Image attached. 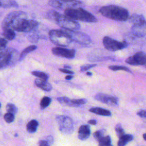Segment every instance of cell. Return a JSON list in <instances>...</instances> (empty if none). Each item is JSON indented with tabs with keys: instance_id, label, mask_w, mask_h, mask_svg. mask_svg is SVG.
<instances>
[{
	"instance_id": "7402d4cb",
	"label": "cell",
	"mask_w": 146,
	"mask_h": 146,
	"mask_svg": "<svg viewBox=\"0 0 146 146\" xmlns=\"http://www.w3.org/2000/svg\"><path fill=\"white\" fill-rule=\"evenodd\" d=\"M60 14L57 12L55 10H51L50 11H48L46 14H45V18L50 21L56 22L57 18L59 16Z\"/></svg>"
},
{
	"instance_id": "6da1fadb",
	"label": "cell",
	"mask_w": 146,
	"mask_h": 146,
	"mask_svg": "<svg viewBox=\"0 0 146 146\" xmlns=\"http://www.w3.org/2000/svg\"><path fill=\"white\" fill-rule=\"evenodd\" d=\"M99 12L104 17L117 21H126L129 18L128 11L116 5L104 6L99 9Z\"/></svg>"
},
{
	"instance_id": "f6af8a7d",
	"label": "cell",
	"mask_w": 146,
	"mask_h": 146,
	"mask_svg": "<svg viewBox=\"0 0 146 146\" xmlns=\"http://www.w3.org/2000/svg\"><path fill=\"white\" fill-rule=\"evenodd\" d=\"M64 67L65 68H71V66H68V65H64Z\"/></svg>"
},
{
	"instance_id": "681fc988",
	"label": "cell",
	"mask_w": 146,
	"mask_h": 146,
	"mask_svg": "<svg viewBox=\"0 0 146 146\" xmlns=\"http://www.w3.org/2000/svg\"><path fill=\"white\" fill-rule=\"evenodd\" d=\"M1 7V1H0V7Z\"/></svg>"
},
{
	"instance_id": "ffe728a7",
	"label": "cell",
	"mask_w": 146,
	"mask_h": 146,
	"mask_svg": "<svg viewBox=\"0 0 146 146\" xmlns=\"http://www.w3.org/2000/svg\"><path fill=\"white\" fill-rule=\"evenodd\" d=\"M129 22L132 24H136L138 23H140L142 22H144L145 20L144 16L141 14H133L130 17H129Z\"/></svg>"
},
{
	"instance_id": "5bb4252c",
	"label": "cell",
	"mask_w": 146,
	"mask_h": 146,
	"mask_svg": "<svg viewBox=\"0 0 146 146\" xmlns=\"http://www.w3.org/2000/svg\"><path fill=\"white\" fill-rule=\"evenodd\" d=\"M52 52L56 56L64 57L68 59H72L75 55V50L74 49H67L60 47L52 48Z\"/></svg>"
},
{
	"instance_id": "d6a6232c",
	"label": "cell",
	"mask_w": 146,
	"mask_h": 146,
	"mask_svg": "<svg viewBox=\"0 0 146 146\" xmlns=\"http://www.w3.org/2000/svg\"><path fill=\"white\" fill-rule=\"evenodd\" d=\"M3 118L5 119V120L7 123H12L14 120V119H15V117H14V115L11 113H9V112H7L6 113L4 116H3Z\"/></svg>"
},
{
	"instance_id": "e0dca14e",
	"label": "cell",
	"mask_w": 146,
	"mask_h": 146,
	"mask_svg": "<svg viewBox=\"0 0 146 146\" xmlns=\"http://www.w3.org/2000/svg\"><path fill=\"white\" fill-rule=\"evenodd\" d=\"M35 85L45 91H50L52 90V86L47 82V80H44L40 78H36L35 80Z\"/></svg>"
},
{
	"instance_id": "4dcf8cb0",
	"label": "cell",
	"mask_w": 146,
	"mask_h": 146,
	"mask_svg": "<svg viewBox=\"0 0 146 146\" xmlns=\"http://www.w3.org/2000/svg\"><path fill=\"white\" fill-rule=\"evenodd\" d=\"M6 110L7 112L15 115L18 111V108L14 104L11 103H7L6 105Z\"/></svg>"
},
{
	"instance_id": "1f68e13d",
	"label": "cell",
	"mask_w": 146,
	"mask_h": 146,
	"mask_svg": "<svg viewBox=\"0 0 146 146\" xmlns=\"http://www.w3.org/2000/svg\"><path fill=\"white\" fill-rule=\"evenodd\" d=\"M115 129L116 133L118 137H119V138L122 137L125 134L124 129H123L120 124H117L116 125V127L115 128Z\"/></svg>"
},
{
	"instance_id": "816d5d0a",
	"label": "cell",
	"mask_w": 146,
	"mask_h": 146,
	"mask_svg": "<svg viewBox=\"0 0 146 146\" xmlns=\"http://www.w3.org/2000/svg\"><path fill=\"white\" fill-rule=\"evenodd\" d=\"M1 103H0V108H1Z\"/></svg>"
},
{
	"instance_id": "30bf717a",
	"label": "cell",
	"mask_w": 146,
	"mask_h": 146,
	"mask_svg": "<svg viewBox=\"0 0 146 146\" xmlns=\"http://www.w3.org/2000/svg\"><path fill=\"white\" fill-rule=\"evenodd\" d=\"M70 36L71 39L72 41H74L79 44L83 45H88L91 43V39L90 37L86 34L79 32L73 31V30H63Z\"/></svg>"
},
{
	"instance_id": "4316f807",
	"label": "cell",
	"mask_w": 146,
	"mask_h": 146,
	"mask_svg": "<svg viewBox=\"0 0 146 146\" xmlns=\"http://www.w3.org/2000/svg\"><path fill=\"white\" fill-rule=\"evenodd\" d=\"M98 142V146H113L111 144V137L108 135L103 136Z\"/></svg>"
},
{
	"instance_id": "f546056e",
	"label": "cell",
	"mask_w": 146,
	"mask_h": 146,
	"mask_svg": "<svg viewBox=\"0 0 146 146\" xmlns=\"http://www.w3.org/2000/svg\"><path fill=\"white\" fill-rule=\"evenodd\" d=\"M32 75H33L34 76H37L40 79H43L44 80H47L48 78V74H46L45 72H41V71H34L33 72H31Z\"/></svg>"
},
{
	"instance_id": "7dc6e473",
	"label": "cell",
	"mask_w": 146,
	"mask_h": 146,
	"mask_svg": "<svg viewBox=\"0 0 146 146\" xmlns=\"http://www.w3.org/2000/svg\"><path fill=\"white\" fill-rule=\"evenodd\" d=\"M86 74H87V75H88V76H91V75H92V73H91V72H87L86 73Z\"/></svg>"
},
{
	"instance_id": "60d3db41",
	"label": "cell",
	"mask_w": 146,
	"mask_h": 146,
	"mask_svg": "<svg viewBox=\"0 0 146 146\" xmlns=\"http://www.w3.org/2000/svg\"><path fill=\"white\" fill-rule=\"evenodd\" d=\"M49 144H52L54 141V138L52 136H48L46 137V140Z\"/></svg>"
},
{
	"instance_id": "d590c367",
	"label": "cell",
	"mask_w": 146,
	"mask_h": 146,
	"mask_svg": "<svg viewBox=\"0 0 146 146\" xmlns=\"http://www.w3.org/2000/svg\"><path fill=\"white\" fill-rule=\"evenodd\" d=\"M96 66V64H86L80 67V71H87L91 68L95 67Z\"/></svg>"
},
{
	"instance_id": "44dd1931",
	"label": "cell",
	"mask_w": 146,
	"mask_h": 146,
	"mask_svg": "<svg viewBox=\"0 0 146 146\" xmlns=\"http://www.w3.org/2000/svg\"><path fill=\"white\" fill-rule=\"evenodd\" d=\"M38 125H39V123L37 120H31L27 123L26 125L27 131L31 133H34L36 132L37 128L38 127Z\"/></svg>"
},
{
	"instance_id": "ee69618b",
	"label": "cell",
	"mask_w": 146,
	"mask_h": 146,
	"mask_svg": "<svg viewBox=\"0 0 146 146\" xmlns=\"http://www.w3.org/2000/svg\"><path fill=\"white\" fill-rule=\"evenodd\" d=\"M72 78H73L72 75H67V76L65 77V79H67V80H70V79H71Z\"/></svg>"
},
{
	"instance_id": "7c38bea8",
	"label": "cell",
	"mask_w": 146,
	"mask_h": 146,
	"mask_svg": "<svg viewBox=\"0 0 146 146\" xmlns=\"http://www.w3.org/2000/svg\"><path fill=\"white\" fill-rule=\"evenodd\" d=\"M125 62L132 66H144L146 63V54L143 52H137L133 56L126 59Z\"/></svg>"
},
{
	"instance_id": "603a6c76",
	"label": "cell",
	"mask_w": 146,
	"mask_h": 146,
	"mask_svg": "<svg viewBox=\"0 0 146 146\" xmlns=\"http://www.w3.org/2000/svg\"><path fill=\"white\" fill-rule=\"evenodd\" d=\"M1 7L3 8L18 7V4L15 0H1Z\"/></svg>"
},
{
	"instance_id": "b9f144b4",
	"label": "cell",
	"mask_w": 146,
	"mask_h": 146,
	"mask_svg": "<svg viewBox=\"0 0 146 146\" xmlns=\"http://www.w3.org/2000/svg\"><path fill=\"white\" fill-rule=\"evenodd\" d=\"M5 50V49H3V50H1L0 49V62L2 60V59L4 56Z\"/></svg>"
},
{
	"instance_id": "bcb514c9",
	"label": "cell",
	"mask_w": 146,
	"mask_h": 146,
	"mask_svg": "<svg viewBox=\"0 0 146 146\" xmlns=\"http://www.w3.org/2000/svg\"><path fill=\"white\" fill-rule=\"evenodd\" d=\"M143 139L146 141V133L143 134Z\"/></svg>"
},
{
	"instance_id": "484cf974",
	"label": "cell",
	"mask_w": 146,
	"mask_h": 146,
	"mask_svg": "<svg viewBox=\"0 0 146 146\" xmlns=\"http://www.w3.org/2000/svg\"><path fill=\"white\" fill-rule=\"evenodd\" d=\"M3 35L5 39L9 40H13L15 37V33L12 29H6L3 30Z\"/></svg>"
},
{
	"instance_id": "3957f363",
	"label": "cell",
	"mask_w": 146,
	"mask_h": 146,
	"mask_svg": "<svg viewBox=\"0 0 146 146\" xmlns=\"http://www.w3.org/2000/svg\"><path fill=\"white\" fill-rule=\"evenodd\" d=\"M64 15L74 20H79L85 22L95 23L98 22L97 18L94 15L80 7L66 9Z\"/></svg>"
},
{
	"instance_id": "d6986e66",
	"label": "cell",
	"mask_w": 146,
	"mask_h": 146,
	"mask_svg": "<svg viewBox=\"0 0 146 146\" xmlns=\"http://www.w3.org/2000/svg\"><path fill=\"white\" fill-rule=\"evenodd\" d=\"M133 136L129 134H124L122 137L119 138L117 142V146H125L127 143L133 140Z\"/></svg>"
},
{
	"instance_id": "f35d334b",
	"label": "cell",
	"mask_w": 146,
	"mask_h": 146,
	"mask_svg": "<svg viewBox=\"0 0 146 146\" xmlns=\"http://www.w3.org/2000/svg\"><path fill=\"white\" fill-rule=\"evenodd\" d=\"M59 70L62 72H63V73H65V74H70V75H73L74 74V72L71 70H69L67 68H59Z\"/></svg>"
},
{
	"instance_id": "836d02e7",
	"label": "cell",
	"mask_w": 146,
	"mask_h": 146,
	"mask_svg": "<svg viewBox=\"0 0 146 146\" xmlns=\"http://www.w3.org/2000/svg\"><path fill=\"white\" fill-rule=\"evenodd\" d=\"M104 129H102V130H99L96 131L94 133V137L97 140V141H99L104 136Z\"/></svg>"
},
{
	"instance_id": "7bdbcfd3",
	"label": "cell",
	"mask_w": 146,
	"mask_h": 146,
	"mask_svg": "<svg viewBox=\"0 0 146 146\" xmlns=\"http://www.w3.org/2000/svg\"><path fill=\"white\" fill-rule=\"evenodd\" d=\"M88 124H92V125H95L96 124V120H94V119H92V120H90L88 121Z\"/></svg>"
},
{
	"instance_id": "e575fe53",
	"label": "cell",
	"mask_w": 146,
	"mask_h": 146,
	"mask_svg": "<svg viewBox=\"0 0 146 146\" xmlns=\"http://www.w3.org/2000/svg\"><path fill=\"white\" fill-rule=\"evenodd\" d=\"M72 102L74 104L75 107H78L81 105L86 104L87 100L86 99H72Z\"/></svg>"
},
{
	"instance_id": "ac0fdd59",
	"label": "cell",
	"mask_w": 146,
	"mask_h": 146,
	"mask_svg": "<svg viewBox=\"0 0 146 146\" xmlns=\"http://www.w3.org/2000/svg\"><path fill=\"white\" fill-rule=\"evenodd\" d=\"M89 111L92 113H94L99 115L107 116H109L111 115V112H110V111L106 109L102 108H100V107L91 108L89 110Z\"/></svg>"
},
{
	"instance_id": "7a4b0ae2",
	"label": "cell",
	"mask_w": 146,
	"mask_h": 146,
	"mask_svg": "<svg viewBox=\"0 0 146 146\" xmlns=\"http://www.w3.org/2000/svg\"><path fill=\"white\" fill-rule=\"evenodd\" d=\"M27 18V14L23 11H13L9 13L2 22V29H12L15 31L21 21L23 18Z\"/></svg>"
},
{
	"instance_id": "8fae6325",
	"label": "cell",
	"mask_w": 146,
	"mask_h": 146,
	"mask_svg": "<svg viewBox=\"0 0 146 146\" xmlns=\"http://www.w3.org/2000/svg\"><path fill=\"white\" fill-rule=\"evenodd\" d=\"M39 24V23L33 19H28L27 18H24L20 22L19 26L16 29V31L27 33L36 28Z\"/></svg>"
},
{
	"instance_id": "5b68a950",
	"label": "cell",
	"mask_w": 146,
	"mask_h": 146,
	"mask_svg": "<svg viewBox=\"0 0 146 146\" xmlns=\"http://www.w3.org/2000/svg\"><path fill=\"white\" fill-rule=\"evenodd\" d=\"M56 120L60 132L64 134H71L73 132L74 129V121L70 117L64 115H57Z\"/></svg>"
},
{
	"instance_id": "74e56055",
	"label": "cell",
	"mask_w": 146,
	"mask_h": 146,
	"mask_svg": "<svg viewBox=\"0 0 146 146\" xmlns=\"http://www.w3.org/2000/svg\"><path fill=\"white\" fill-rule=\"evenodd\" d=\"M137 115L143 118H146V110H141L137 112Z\"/></svg>"
},
{
	"instance_id": "9c48e42d",
	"label": "cell",
	"mask_w": 146,
	"mask_h": 146,
	"mask_svg": "<svg viewBox=\"0 0 146 146\" xmlns=\"http://www.w3.org/2000/svg\"><path fill=\"white\" fill-rule=\"evenodd\" d=\"M103 44L107 50L111 51L122 50L128 46V43L125 40L121 42L117 41L108 36H106L103 38Z\"/></svg>"
},
{
	"instance_id": "52a82bcc",
	"label": "cell",
	"mask_w": 146,
	"mask_h": 146,
	"mask_svg": "<svg viewBox=\"0 0 146 146\" xmlns=\"http://www.w3.org/2000/svg\"><path fill=\"white\" fill-rule=\"evenodd\" d=\"M19 58L18 56V51L16 50L11 48H5L4 56L0 62V70L14 64L17 59L19 60Z\"/></svg>"
},
{
	"instance_id": "d4e9b609",
	"label": "cell",
	"mask_w": 146,
	"mask_h": 146,
	"mask_svg": "<svg viewBox=\"0 0 146 146\" xmlns=\"http://www.w3.org/2000/svg\"><path fill=\"white\" fill-rule=\"evenodd\" d=\"M56 99L62 105L67 106H70V107H75L74 104H73V103L72 102V100L66 96L58 97Z\"/></svg>"
},
{
	"instance_id": "8d00e7d4",
	"label": "cell",
	"mask_w": 146,
	"mask_h": 146,
	"mask_svg": "<svg viewBox=\"0 0 146 146\" xmlns=\"http://www.w3.org/2000/svg\"><path fill=\"white\" fill-rule=\"evenodd\" d=\"M7 44V40L5 38H0V49L3 50L6 48V47Z\"/></svg>"
},
{
	"instance_id": "9a60e30c",
	"label": "cell",
	"mask_w": 146,
	"mask_h": 146,
	"mask_svg": "<svg viewBox=\"0 0 146 146\" xmlns=\"http://www.w3.org/2000/svg\"><path fill=\"white\" fill-rule=\"evenodd\" d=\"M95 99L98 101L110 106H115L118 104L117 98L113 96H110L106 94H97L95 96Z\"/></svg>"
},
{
	"instance_id": "83f0119b",
	"label": "cell",
	"mask_w": 146,
	"mask_h": 146,
	"mask_svg": "<svg viewBox=\"0 0 146 146\" xmlns=\"http://www.w3.org/2000/svg\"><path fill=\"white\" fill-rule=\"evenodd\" d=\"M51 102V99L48 96H44L40 103V106L42 109H44L47 107Z\"/></svg>"
},
{
	"instance_id": "f1b7e54d",
	"label": "cell",
	"mask_w": 146,
	"mask_h": 146,
	"mask_svg": "<svg viewBox=\"0 0 146 146\" xmlns=\"http://www.w3.org/2000/svg\"><path fill=\"white\" fill-rule=\"evenodd\" d=\"M109 69L112 70V71H118V70H123L126 72H128L130 73H132V72L131 71V70L127 68L125 66H110L108 67Z\"/></svg>"
},
{
	"instance_id": "2e32d148",
	"label": "cell",
	"mask_w": 146,
	"mask_h": 146,
	"mask_svg": "<svg viewBox=\"0 0 146 146\" xmlns=\"http://www.w3.org/2000/svg\"><path fill=\"white\" fill-rule=\"evenodd\" d=\"M91 130L88 125H82L78 131V138L80 140H86L90 136Z\"/></svg>"
},
{
	"instance_id": "f5cc1de1",
	"label": "cell",
	"mask_w": 146,
	"mask_h": 146,
	"mask_svg": "<svg viewBox=\"0 0 146 146\" xmlns=\"http://www.w3.org/2000/svg\"><path fill=\"white\" fill-rule=\"evenodd\" d=\"M1 14H0V18H1Z\"/></svg>"
},
{
	"instance_id": "8992f818",
	"label": "cell",
	"mask_w": 146,
	"mask_h": 146,
	"mask_svg": "<svg viewBox=\"0 0 146 146\" xmlns=\"http://www.w3.org/2000/svg\"><path fill=\"white\" fill-rule=\"evenodd\" d=\"M48 4L53 8L66 9L77 8L82 6V3L77 0H50Z\"/></svg>"
},
{
	"instance_id": "4fadbf2b",
	"label": "cell",
	"mask_w": 146,
	"mask_h": 146,
	"mask_svg": "<svg viewBox=\"0 0 146 146\" xmlns=\"http://www.w3.org/2000/svg\"><path fill=\"white\" fill-rule=\"evenodd\" d=\"M146 35V21L132 25L131 29V35L133 37L141 38Z\"/></svg>"
},
{
	"instance_id": "cb8c5ba5",
	"label": "cell",
	"mask_w": 146,
	"mask_h": 146,
	"mask_svg": "<svg viewBox=\"0 0 146 146\" xmlns=\"http://www.w3.org/2000/svg\"><path fill=\"white\" fill-rule=\"evenodd\" d=\"M37 48V47L35 45H31V46H29L28 47H27L26 48H25L22 51V52L21 53V54L19 55V60H23L25 56L30 52L35 50Z\"/></svg>"
},
{
	"instance_id": "f907efd6",
	"label": "cell",
	"mask_w": 146,
	"mask_h": 146,
	"mask_svg": "<svg viewBox=\"0 0 146 146\" xmlns=\"http://www.w3.org/2000/svg\"><path fill=\"white\" fill-rule=\"evenodd\" d=\"M144 66H145V67H146V63H145V64H144Z\"/></svg>"
},
{
	"instance_id": "ba28073f",
	"label": "cell",
	"mask_w": 146,
	"mask_h": 146,
	"mask_svg": "<svg viewBox=\"0 0 146 146\" xmlns=\"http://www.w3.org/2000/svg\"><path fill=\"white\" fill-rule=\"evenodd\" d=\"M60 27L68 30H78L80 29V26L79 23L66 15L60 14L55 22Z\"/></svg>"
},
{
	"instance_id": "ab89813d",
	"label": "cell",
	"mask_w": 146,
	"mask_h": 146,
	"mask_svg": "<svg viewBox=\"0 0 146 146\" xmlns=\"http://www.w3.org/2000/svg\"><path fill=\"white\" fill-rule=\"evenodd\" d=\"M39 146H50V144L46 140H39Z\"/></svg>"
},
{
	"instance_id": "277c9868",
	"label": "cell",
	"mask_w": 146,
	"mask_h": 146,
	"mask_svg": "<svg viewBox=\"0 0 146 146\" xmlns=\"http://www.w3.org/2000/svg\"><path fill=\"white\" fill-rule=\"evenodd\" d=\"M48 37L54 44L61 47L67 46L72 42L68 35L63 30H50L48 32Z\"/></svg>"
},
{
	"instance_id": "c3c4849f",
	"label": "cell",
	"mask_w": 146,
	"mask_h": 146,
	"mask_svg": "<svg viewBox=\"0 0 146 146\" xmlns=\"http://www.w3.org/2000/svg\"><path fill=\"white\" fill-rule=\"evenodd\" d=\"M18 135L17 133H15V136H18V135Z\"/></svg>"
}]
</instances>
